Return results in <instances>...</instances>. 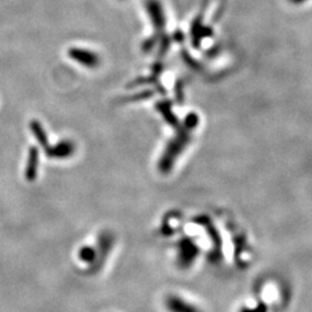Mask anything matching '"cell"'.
Instances as JSON below:
<instances>
[{"label": "cell", "mask_w": 312, "mask_h": 312, "mask_svg": "<svg viewBox=\"0 0 312 312\" xmlns=\"http://www.w3.org/2000/svg\"><path fill=\"white\" fill-rule=\"evenodd\" d=\"M196 125L197 117L195 115L187 116L185 123H184V130L179 132V133L171 140L168 143V146H166L163 155L161 156V160L159 162V169L161 173L166 174L173 168L176 159H177L179 154L183 152V149L185 148V146L188 143L190 133Z\"/></svg>", "instance_id": "cell-1"}, {"label": "cell", "mask_w": 312, "mask_h": 312, "mask_svg": "<svg viewBox=\"0 0 312 312\" xmlns=\"http://www.w3.org/2000/svg\"><path fill=\"white\" fill-rule=\"evenodd\" d=\"M199 250L191 239L183 238L177 245V263L183 270H187L196 262Z\"/></svg>", "instance_id": "cell-2"}, {"label": "cell", "mask_w": 312, "mask_h": 312, "mask_svg": "<svg viewBox=\"0 0 312 312\" xmlns=\"http://www.w3.org/2000/svg\"><path fill=\"white\" fill-rule=\"evenodd\" d=\"M68 57L78 64L85 66L87 68H96L101 63V58L98 54L82 49V47H71L68 50Z\"/></svg>", "instance_id": "cell-3"}, {"label": "cell", "mask_w": 312, "mask_h": 312, "mask_svg": "<svg viewBox=\"0 0 312 312\" xmlns=\"http://www.w3.org/2000/svg\"><path fill=\"white\" fill-rule=\"evenodd\" d=\"M76 152V143L72 140H61L54 146H47L45 148V154L50 159L64 160L72 156Z\"/></svg>", "instance_id": "cell-4"}, {"label": "cell", "mask_w": 312, "mask_h": 312, "mask_svg": "<svg viewBox=\"0 0 312 312\" xmlns=\"http://www.w3.org/2000/svg\"><path fill=\"white\" fill-rule=\"evenodd\" d=\"M164 304L169 312H201L196 304L179 295H169Z\"/></svg>", "instance_id": "cell-5"}, {"label": "cell", "mask_w": 312, "mask_h": 312, "mask_svg": "<svg viewBox=\"0 0 312 312\" xmlns=\"http://www.w3.org/2000/svg\"><path fill=\"white\" fill-rule=\"evenodd\" d=\"M38 148L36 146H32L29 148L28 153V161L27 165H26V178H27L28 182H34L36 179L37 176V169H38Z\"/></svg>", "instance_id": "cell-6"}, {"label": "cell", "mask_w": 312, "mask_h": 312, "mask_svg": "<svg viewBox=\"0 0 312 312\" xmlns=\"http://www.w3.org/2000/svg\"><path fill=\"white\" fill-rule=\"evenodd\" d=\"M147 10H148L149 15H151L153 23L156 27V29L163 28L164 16H163V11L161 10L159 2H156V0H151V2H148Z\"/></svg>", "instance_id": "cell-7"}, {"label": "cell", "mask_w": 312, "mask_h": 312, "mask_svg": "<svg viewBox=\"0 0 312 312\" xmlns=\"http://www.w3.org/2000/svg\"><path fill=\"white\" fill-rule=\"evenodd\" d=\"M29 127H30V131H32V133L34 134L35 139L37 140L38 143L41 145L43 148H46L47 146H49V142H47V135L41 123L36 119H34L30 122Z\"/></svg>", "instance_id": "cell-8"}, {"label": "cell", "mask_w": 312, "mask_h": 312, "mask_svg": "<svg viewBox=\"0 0 312 312\" xmlns=\"http://www.w3.org/2000/svg\"><path fill=\"white\" fill-rule=\"evenodd\" d=\"M79 258L81 259L83 262L87 263H94L98 260V251L93 247H82L79 250Z\"/></svg>", "instance_id": "cell-9"}, {"label": "cell", "mask_w": 312, "mask_h": 312, "mask_svg": "<svg viewBox=\"0 0 312 312\" xmlns=\"http://www.w3.org/2000/svg\"><path fill=\"white\" fill-rule=\"evenodd\" d=\"M239 312H267V306L265 303H258L256 306L243 307Z\"/></svg>", "instance_id": "cell-10"}]
</instances>
